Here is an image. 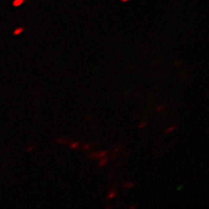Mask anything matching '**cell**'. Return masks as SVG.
Wrapping results in <instances>:
<instances>
[{
    "label": "cell",
    "instance_id": "4",
    "mask_svg": "<svg viewBox=\"0 0 209 209\" xmlns=\"http://www.w3.org/2000/svg\"><path fill=\"white\" fill-rule=\"evenodd\" d=\"M69 146H70V148H72V149H77L80 146V143L78 142H71L69 143Z\"/></svg>",
    "mask_w": 209,
    "mask_h": 209
},
{
    "label": "cell",
    "instance_id": "6",
    "mask_svg": "<svg viewBox=\"0 0 209 209\" xmlns=\"http://www.w3.org/2000/svg\"><path fill=\"white\" fill-rule=\"evenodd\" d=\"M134 186H135V183L132 182V181H127V182H125L123 184V187H124V188H126V189H131Z\"/></svg>",
    "mask_w": 209,
    "mask_h": 209
},
{
    "label": "cell",
    "instance_id": "13",
    "mask_svg": "<svg viewBox=\"0 0 209 209\" xmlns=\"http://www.w3.org/2000/svg\"><path fill=\"white\" fill-rule=\"evenodd\" d=\"M164 106H159L158 108H157V111H161L162 110H164Z\"/></svg>",
    "mask_w": 209,
    "mask_h": 209
},
{
    "label": "cell",
    "instance_id": "8",
    "mask_svg": "<svg viewBox=\"0 0 209 209\" xmlns=\"http://www.w3.org/2000/svg\"><path fill=\"white\" fill-rule=\"evenodd\" d=\"M175 129H176V126H175V125H172V126H170L169 128L165 130V134H170V133H172Z\"/></svg>",
    "mask_w": 209,
    "mask_h": 209
},
{
    "label": "cell",
    "instance_id": "15",
    "mask_svg": "<svg viewBox=\"0 0 209 209\" xmlns=\"http://www.w3.org/2000/svg\"><path fill=\"white\" fill-rule=\"evenodd\" d=\"M119 149H120V147H119V146H118L117 148H115V149H114V153H115V152H118V150H119Z\"/></svg>",
    "mask_w": 209,
    "mask_h": 209
},
{
    "label": "cell",
    "instance_id": "10",
    "mask_svg": "<svg viewBox=\"0 0 209 209\" xmlns=\"http://www.w3.org/2000/svg\"><path fill=\"white\" fill-rule=\"evenodd\" d=\"M91 146H92V144H90V143H88V144H84L82 146V149L83 150H87V149L91 148Z\"/></svg>",
    "mask_w": 209,
    "mask_h": 209
},
{
    "label": "cell",
    "instance_id": "1",
    "mask_svg": "<svg viewBox=\"0 0 209 209\" xmlns=\"http://www.w3.org/2000/svg\"><path fill=\"white\" fill-rule=\"evenodd\" d=\"M108 154V151L107 150H103V151H97V152H94V153H90L89 154V157L92 159H95V160H100L102 159L103 157L107 156Z\"/></svg>",
    "mask_w": 209,
    "mask_h": 209
},
{
    "label": "cell",
    "instance_id": "12",
    "mask_svg": "<svg viewBox=\"0 0 209 209\" xmlns=\"http://www.w3.org/2000/svg\"><path fill=\"white\" fill-rule=\"evenodd\" d=\"M146 125H147V123H146V122H142V123L140 124V126H138V128H143V127H145Z\"/></svg>",
    "mask_w": 209,
    "mask_h": 209
},
{
    "label": "cell",
    "instance_id": "7",
    "mask_svg": "<svg viewBox=\"0 0 209 209\" xmlns=\"http://www.w3.org/2000/svg\"><path fill=\"white\" fill-rule=\"evenodd\" d=\"M23 3H24V0H14L13 5H14V7H18Z\"/></svg>",
    "mask_w": 209,
    "mask_h": 209
},
{
    "label": "cell",
    "instance_id": "9",
    "mask_svg": "<svg viewBox=\"0 0 209 209\" xmlns=\"http://www.w3.org/2000/svg\"><path fill=\"white\" fill-rule=\"evenodd\" d=\"M58 143H61V144H69V142L66 140V138H58L57 140H56Z\"/></svg>",
    "mask_w": 209,
    "mask_h": 209
},
{
    "label": "cell",
    "instance_id": "5",
    "mask_svg": "<svg viewBox=\"0 0 209 209\" xmlns=\"http://www.w3.org/2000/svg\"><path fill=\"white\" fill-rule=\"evenodd\" d=\"M23 31H24V27H18V28H16L15 30H14L13 34L15 35V36H18V35L22 33Z\"/></svg>",
    "mask_w": 209,
    "mask_h": 209
},
{
    "label": "cell",
    "instance_id": "14",
    "mask_svg": "<svg viewBox=\"0 0 209 209\" xmlns=\"http://www.w3.org/2000/svg\"><path fill=\"white\" fill-rule=\"evenodd\" d=\"M137 205H130V208H137Z\"/></svg>",
    "mask_w": 209,
    "mask_h": 209
},
{
    "label": "cell",
    "instance_id": "16",
    "mask_svg": "<svg viewBox=\"0 0 209 209\" xmlns=\"http://www.w3.org/2000/svg\"><path fill=\"white\" fill-rule=\"evenodd\" d=\"M122 1H128V0H122Z\"/></svg>",
    "mask_w": 209,
    "mask_h": 209
},
{
    "label": "cell",
    "instance_id": "11",
    "mask_svg": "<svg viewBox=\"0 0 209 209\" xmlns=\"http://www.w3.org/2000/svg\"><path fill=\"white\" fill-rule=\"evenodd\" d=\"M34 147H35L34 145H29L28 147L26 148V151H27V152H30V151H32V150H33V149H34Z\"/></svg>",
    "mask_w": 209,
    "mask_h": 209
},
{
    "label": "cell",
    "instance_id": "2",
    "mask_svg": "<svg viewBox=\"0 0 209 209\" xmlns=\"http://www.w3.org/2000/svg\"><path fill=\"white\" fill-rule=\"evenodd\" d=\"M108 157H107V156L103 157L102 159H100V162H99V167H105V165L108 164Z\"/></svg>",
    "mask_w": 209,
    "mask_h": 209
},
{
    "label": "cell",
    "instance_id": "3",
    "mask_svg": "<svg viewBox=\"0 0 209 209\" xmlns=\"http://www.w3.org/2000/svg\"><path fill=\"white\" fill-rule=\"evenodd\" d=\"M116 194H117V193H116V190H114V189L112 188V189L110 190V194H108V199H114V197H116Z\"/></svg>",
    "mask_w": 209,
    "mask_h": 209
}]
</instances>
